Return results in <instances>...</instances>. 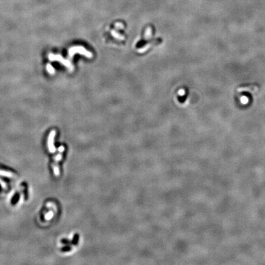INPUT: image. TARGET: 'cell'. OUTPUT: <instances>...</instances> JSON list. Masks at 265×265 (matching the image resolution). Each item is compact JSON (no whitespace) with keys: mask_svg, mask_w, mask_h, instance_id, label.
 Listing matches in <instances>:
<instances>
[{"mask_svg":"<svg viewBox=\"0 0 265 265\" xmlns=\"http://www.w3.org/2000/svg\"><path fill=\"white\" fill-rule=\"evenodd\" d=\"M76 53H79L81 55H84L88 58H91L92 57V54L90 52L87 51V50L82 46H75L70 48L68 51V58L69 59H71Z\"/></svg>","mask_w":265,"mask_h":265,"instance_id":"3","label":"cell"},{"mask_svg":"<svg viewBox=\"0 0 265 265\" xmlns=\"http://www.w3.org/2000/svg\"><path fill=\"white\" fill-rule=\"evenodd\" d=\"M65 151V147L61 146L59 148V153L53 158V161L52 163V168L54 174L56 177L59 176L60 174V168H59V162L62 159L63 156V153Z\"/></svg>","mask_w":265,"mask_h":265,"instance_id":"1","label":"cell"},{"mask_svg":"<svg viewBox=\"0 0 265 265\" xmlns=\"http://www.w3.org/2000/svg\"><path fill=\"white\" fill-rule=\"evenodd\" d=\"M115 27L118 28H123V25L121 23H117L115 24Z\"/></svg>","mask_w":265,"mask_h":265,"instance_id":"12","label":"cell"},{"mask_svg":"<svg viewBox=\"0 0 265 265\" xmlns=\"http://www.w3.org/2000/svg\"><path fill=\"white\" fill-rule=\"evenodd\" d=\"M46 69H47V72L49 73V74H55V69L53 67V66L50 64V63H48L46 66Z\"/></svg>","mask_w":265,"mask_h":265,"instance_id":"6","label":"cell"},{"mask_svg":"<svg viewBox=\"0 0 265 265\" xmlns=\"http://www.w3.org/2000/svg\"><path fill=\"white\" fill-rule=\"evenodd\" d=\"M0 176L11 178V179H16L17 178V175L14 172H12L10 171H6L1 169H0Z\"/></svg>","mask_w":265,"mask_h":265,"instance_id":"5","label":"cell"},{"mask_svg":"<svg viewBox=\"0 0 265 265\" xmlns=\"http://www.w3.org/2000/svg\"><path fill=\"white\" fill-rule=\"evenodd\" d=\"M241 103H242L243 105H246V104H247L248 102V99L247 97H246L245 96H243L241 98Z\"/></svg>","mask_w":265,"mask_h":265,"instance_id":"11","label":"cell"},{"mask_svg":"<svg viewBox=\"0 0 265 265\" xmlns=\"http://www.w3.org/2000/svg\"><path fill=\"white\" fill-rule=\"evenodd\" d=\"M48 59L50 61H59L62 65L66 66V67L70 71H73L74 67L72 65L71 61H70L69 60L65 59L64 58L62 57V56H61L60 55H54V54H53V53H49V54L48 55Z\"/></svg>","mask_w":265,"mask_h":265,"instance_id":"2","label":"cell"},{"mask_svg":"<svg viewBox=\"0 0 265 265\" xmlns=\"http://www.w3.org/2000/svg\"><path fill=\"white\" fill-rule=\"evenodd\" d=\"M111 34L112 35H113L114 37H115V38H117V39H121V40H123L124 39V37L121 36V35H120V34H119L118 33L116 32L115 31L113 30V31H111Z\"/></svg>","mask_w":265,"mask_h":265,"instance_id":"7","label":"cell"},{"mask_svg":"<svg viewBox=\"0 0 265 265\" xmlns=\"http://www.w3.org/2000/svg\"><path fill=\"white\" fill-rule=\"evenodd\" d=\"M152 36V30L150 28H148L146 30V35H145V38H146V39H148V38H150Z\"/></svg>","mask_w":265,"mask_h":265,"instance_id":"9","label":"cell"},{"mask_svg":"<svg viewBox=\"0 0 265 265\" xmlns=\"http://www.w3.org/2000/svg\"><path fill=\"white\" fill-rule=\"evenodd\" d=\"M0 185H1V187L3 189H5V190L7 189V183L6 182L3 180L2 179H0Z\"/></svg>","mask_w":265,"mask_h":265,"instance_id":"10","label":"cell"},{"mask_svg":"<svg viewBox=\"0 0 265 265\" xmlns=\"http://www.w3.org/2000/svg\"><path fill=\"white\" fill-rule=\"evenodd\" d=\"M179 95H180V96H182V95H184L185 94V91L184 90H180L179 91Z\"/></svg>","mask_w":265,"mask_h":265,"instance_id":"13","label":"cell"},{"mask_svg":"<svg viewBox=\"0 0 265 265\" xmlns=\"http://www.w3.org/2000/svg\"><path fill=\"white\" fill-rule=\"evenodd\" d=\"M53 216V210H50L45 215V219L47 220H50L52 218Z\"/></svg>","mask_w":265,"mask_h":265,"instance_id":"8","label":"cell"},{"mask_svg":"<svg viewBox=\"0 0 265 265\" xmlns=\"http://www.w3.org/2000/svg\"><path fill=\"white\" fill-rule=\"evenodd\" d=\"M56 135V131L52 130L48 136L47 139V147L49 151L51 153V154H54L56 151V149L54 145V139Z\"/></svg>","mask_w":265,"mask_h":265,"instance_id":"4","label":"cell"}]
</instances>
